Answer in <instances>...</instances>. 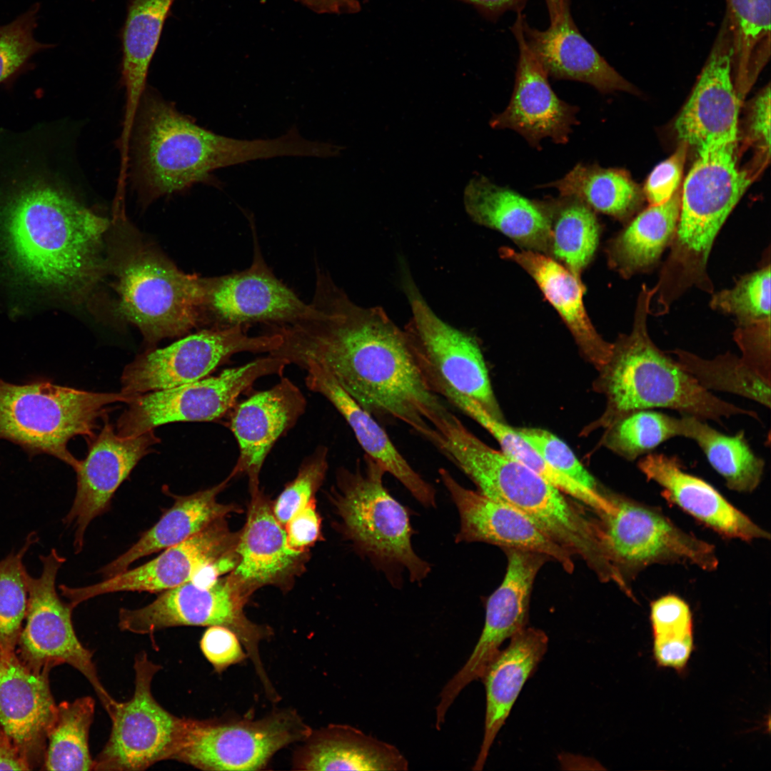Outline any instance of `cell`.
<instances>
[{
  "instance_id": "obj_57",
  "label": "cell",
  "mask_w": 771,
  "mask_h": 771,
  "mask_svg": "<svg viewBox=\"0 0 771 771\" xmlns=\"http://www.w3.org/2000/svg\"><path fill=\"white\" fill-rule=\"evenodd\" d=\"M653 655L658 665L683 670L693 649V633L653 638Z\"/></svg>"
},
{
  "instance_id": "obj_26",
  "label": "cell",
  "mask_w": 771,
  "mask_h": 771,
  "mask_svg": "<svg viewBox=\"0 0 771 771\" xmlns=\"http://www.w3.org/2000/svg\"><path fill=\"white\" fill-rule=\"evenodd\" d=\"M49 674L30 668L16 650L0 647V727L31 770L43 766L47 733L57 707Z\"/></svg>"
},
{
  "instance_id": "obj_49",
  "label": "cell",
  "mask_w": 771,
  "mask_h": 771,
  "mask_svg": "<svg viewBox=\"0 0 771 771\" xmlns=\"http://www.w3.org/2000/svg\"><path fill=\"white\" fill-rule=\"evenodd\" d=\"M328 450L319 446L302 463L296 478L288 483L273 505V512L283 526L300 509L314 499L328 470Z\"/></svg>"
},
{
  "instance_id": "obj_36",
  "label": "cell",
  "mask_w": 771,
  "mask_h": 771,
  "mask_svg": "<svg viewBox=\"0 0 771 771\" xmlns=\"http://www.w3.org/2000/svg\"><path fill=\"white\" fill-rule=\"evenodd\" d=\"M296 766L314 771H402L408 769V761L388 742L350 725H335L310 740Z\"/></svg>"
},
{
  "instance_id": "obj_41",
  "label": "cell",
  "mask_w": 771,
  "mask_h": 771,
  "mask_svg": "<svg viewBox=\"0 0 771 771\" xmlns=\"http://www.w3.org/2000/svg\"><path fill=\"white\" fill-rule=\"evenodd\" d=\"M731 34L732 76L742 98L770 57V0H725Z\"/></svg>"
},
{
  "instance_id": "obj_4",
  "label": "cell",
  "mask_w": 771,
  "mask_h": 771,
  "mask_svg": "<svg viewBox=\"0 0 771 771\" xmlns=\"http://www.w3.org/2000/svg\"><path fill=\"white\" fill-rule=\"evenodd\" d=\"M448 458L476 485L477 490L527 515L573 555H578L604 583L619 585L600 521L589 518L558 488L503 451L490 448L469 430L458 433Z\"/></svg>"
},
{
  "instance_id": "obj_34",
  "label": "cell",
  "mask_w": 771,
  "mask_h": 771,
  "mask_svg": "<svg viewBox=\"0 0 771 771\" xmlns=\"http://www.w3.org/2000/svg\"><path fill=\"white\" fill-rule=\"evenodd\" d=\"M232 478L229 475L212 488L191 495L170 493L174 498L172 507L127 551L103 567L99 573L105 578L113 577L128 569L136 560L180 543L215 520L239 512V508L236 505L217 501V496Z\"/></svg>"
},
{
  "instance_id": "obj_42",
  "label": "cell",
  "mask_w": 771,
  "mask_h": 771,
  "mask_svg": "<svg viewBox=\"0 0 771 771\" xmlns=\"http://www.w3.org/2000/svg\"><path fill=\"white\" fill-rule=\"evenodd\" d=\"M547 201L550 223L548 256L580 278L598 246L600 228L595 213L573 196Z\"/></svg>"
},
{
  "instance_id": "obj_59",
  "label": "cell",
  "mask_w": 771,
  "mask_h": 771,
  "mask_svg": "<svg viewBox=\"0 0 771 771\" xmlns=\"http://www.w3.org/2000/svg\"><path fill=\"white\" fill-rule=\"evenodd\" d=\"M478 7L491 19H497L508 11H521L528 0H462Z\"/></svg>"
},
{
  "instance_id": "obj_43",
  "label": "cell",
  "mask_w": 771,
  "mask_h": 771,
  "mask_svg": "<svg viewBox=\"0 0 771 771\" xmlns=\"http://www.w3.org/2000/svg\"><path fill=\"white\" fill-rule=\"evenodd\" d=\"M94 710L95 701L89 696L57 705L47 733L43 770H92L89 734Z\"/></svg>"
},
{
  "instance_id": "obj_15",
  "label": "cell",
  "mask_w": 771,
  "mask_h": 771,
  "mask_svg": "<svg viewBox=\"0 0 771 771\" xmlns=\"http://www.w3.org/2000/svg\"><path fill=\"white\" fill-rule=\"evenodd\" d=\"M614 510L602 516L607 549L630 584L653 564L685 563L710 571L718 565L712 545L687 533L657 508L614 494Z\"/></svg>"
},
{
  "instance_id": "obj_58",
  "label": "cell",
  "mask_w": 771,
  "mask_h": 771,
  "mask_svg": "<svg viewBox=\"0 0 771 771\" xmlns=\"http://www.w3.org/2000/svg\"><path fill=\"white\" fill-rule=\"evenodd\" d=\"M0 770H31L26 761L9 738L0 727Z\"/></svg>"
},
{
  "instance_id": "obj_16",
  "label": "cell",
  "mask_w": 771,
  "mask_h": 771,
  "mask_svg": "<svg viewBox=\"0 0 771 771\" xmlns=\"http://www.w3.org/2000/svg\"><path fill=\"white\" fill-rule=\"evenodd\" d=\"M135 689L132 697L115 703L109 715V738L94 760L92 770L139 771L171 760L178 745L184 717L164 709L153 697L151 682L161 667L144 651L135 657Z\"/></svg>"
},
{
  "instance_id": "obj_10",
  "label": "cell",
  "mask_w": 771,
  "mask_h": 771,
  "mask_svg": "<svg viewBox=\"0 0 771 771\" xmlns=\"http://www.w3.org/2000/svg\"><path fill=\"white\" fill-rule=\"evenodd\" d=\"M39 558L41 575L38 578L26 575L28 605L16 652L24 664L39 672L49 673L61 664L76 669L90 682L109 714L116 701L100 681L93 652L76 636L71 620L74 608L61 600L56 592L57 573L66 558L54 548Z\"/></svg>"
},
{
  "instance_id": "obj_40",
  "label": "cell",
  "mask_w": 771,
  "mask_h": 771,
  "mask_svg": "<svg viewBox=\"0 0 771 771\" xmlns=\"http://www.w3.org/2000/svg\"><path fill=\"white\" fill-rule=\"evenodd\" d=\"M680 437L696 443L730 490L751 493L759 486L765 461L752 450L743 430L727 435L713 428L705 420L681 414Z\"/></svg>"
},
{
  "instance_id": "obj_7",
  "label": "cell",
  "mask_w": 771,
  "mask_h": 771,
  "mask_svg": "<svg viewBox=\"0 0 771 771\" xmlns=\"http://www.w3.org/2000/svg\"><path fill=\"white\" fill-rule=\"evenodd\" d=\"M386 473L364 454L353 468L338 470L331 500L344 539L392 587L400 588L405 573L410 582L419 584L431 572V565L414 550L412 538L416 532L411 511L386 488Z\"/></svg>"
},
{
  "instance_id": "obj_32",
  "label": "cell",
  "mask_w": 771,
  "mask_h": 771,
  "mask_svg": "<svg viewBox=\"0 0 771 771\" xmlns=\"http://www.w3.org/2000/svg\"><path fill=\"white\" fill-rule=\"evenodd\" d=\"M500 257L521 266L558 311L583 354L598 370L609 361L613 343L605 341L592 324L583 303L585 287L563 265L543 253L503 246Z\"/></svg>"
},
{
  "instance_id": "obj_1",
  "label": "cell",
  "mask_w": 771,
  "mask_h": 771,
  "mask_svg": "<svg viewBox=\"0 0 771 771\" xmlns=\"http://www.w3.org/2000/svg\"><path fill=\"white\" fill-rule=\"evenodd\" d=\"M316 316L273 326L282 338L270 354L301 368L312 361L378 423L401 421L425 440L451 410L431 390L408 338L380 307L352 301L316 268Z\"/></svg>"
},
{
  "instance_id": "obj_12",
  "label": "cell",
  "mask_w": 771,
  "mask_h": 771,
  "mask_svg": "<svg viewBox=\"0 0 771 771\" xmlns=\"http://www.w3.org/2000/svg\"><path fill=\"white\" fill-rule=\"evenodd\" d=\"M288 363L268 354L215 376L133 396L117 420L116 433L133 437L175 422L213 421L259 378L282 375Z\"/></svg>"
},
{
  "instance_id": "obj_47",
  "label": "cell",
  "mask_w": 771,
  "mask_h": 771,
  "mask_svg": "<svg viewBox=\"0 0 771 771\" xmlns=\"http://www.w3.org/2000/svg\"><path fill=\"white\" fill-rule=\"evenodd\" d=\"M710 307L735 316L737 326L770 318V266L747 274L734 287L715 293Z\"/></svg>"
},
{
  "instance_id": "obj_6",
  "label": "cell",
  "mask_w": 771,
  "mask_h": 771,
  "mask_svg": "<svg viewBox=\"0 0 771 771\" xmlns=\"http://www.w3.org/2000/svg\"><path fill=\"white\" fill-rule=\"evenodd\" d=\"M737 143L704 149L680 189L679 219L670 254L654 287L657 310L663 315L689 288L708 293L713 285L707 261L725 221L752 183L751 171L737 166Z\"/></svg>"
},
{
  "instance_id": "obj_29",
  "label": "cell",
  "mask_w": 771,
  "mask_h": 771,
  "mask_svg": "<svg viewBox=\"0 0 771 771\" xmlns=\"http://www.w3.org/2000/svg\"><path fill=\"white\" fill-rule=\"evenodd\" d=\"M638 467L661 487L664 498L719 534L745 541L770 538L712 485L687 473L676 456L652 452L640 458Z\"/></svg>"
},
{
  "instance_id": "obj_21",
  "label": "cell",
  "mask_w": 771,
  "mask_h": 771,
  "mask_svg": "<svg viewBox=\"0 0 771 771\" xmlns=\"http://www.w3.org/2000/svg\"><path fill=\"white\" fill-rule=\"evenodd\" d=\"M740 99L732 76V45L724 16L692 91L674 128L696 151L737 143Z\"/></svg>"
},
{
  "instance_id": "obj_31",
  "label": "cell",
  "mask_w": 771,
  "mask_h": 771,
  "mask_svg": "<svg viewBox=\"0 0 771 771\" xmlns=\"http://www.w3.org/2000/svg\"><path fill=\"white\" fill-rule=\"evenodd\" d=\"M463 201L475 223L501 232L528 251L548 256L550 223L547 200L529 199L477 176L465 187Z\"/></svg>"
},
{
  "instance_id": "obj_37",
  "label": "cell",
  "mask_w": 771,
  "mask_h": 771,
  "mask_svg": "<svg viewBox=\"0 0 771 771\" xmlns=\"http://www.w3.org/2000/svg\"><path fill=\"white\" fill-rule=\"evenodd\" d=\"M680 189L650 205L608 243V264L625 278L651 268L671 244L679 219Z\"/></svg>"
},
{
  "instance_id": "obj_56",
  "label": "cell",
  "mask_w": 771,
  "mask_h": 771,
  "mask_svg": "<svg viewBox=\"0 0 771 771\" xmlns=\"http://www.w3.org/2000/svg\"><path fill=\"white\" fill-rule=\"evenodd\" d=\"M288 547L297 551H307L319 538L321 520L315 499L297 511L285 524Z\"/></svg>"
},
{
  "instance_id": "obj_3",
  "label": "cell",
  "mask_w": 771,
  "mask_h": 771,
  "mask_svg": "<svg viewBox=\"0 0 771 771\" xmlns=\"http://www.w3.org/2000/svg\"><path fill=\"white\" fill-rule=\"evenodd\" d=\"M302 148L289 130L269 139H238L196 124L175 106L145 91L134 122L128 177L142 201L211 181L216 169L258 159L298 156Z\"/></svg>"
},
{
  "instance_id": "obj_24",
  "label": "cell",
  "mask_w": 771,
  "mask_h": 771,
  "mask_svg": "<svg viewBox=\"0 0 771 771\" xmlns=\"http://www.w3.org/2000/svg\"><path fill=\"white\" fill-rule=\"evenodd\" d=\"M545 2L548 28L541 31L530 26L523 14L522 30L528 48L548 76L586 83L604 94H638L580 32L571 15L570 0Z\"/></svg>"
},
{
  "instance_id": "obj_28",
  "label": "cell",
  "mask_w": 771,
  "mask_h": 771,
  "mask_svg": "<svg viewBox=\"0 0 771 771\" xmlns=\"http://www.w3.org/2000/svg\"><path fill=\"white\" fill-rule=\"evenodd\" d=\"M251 494L236 547L238 563L229 575L248 598L265 585L286 587L303 570L308 554L288 547L284 526L260 489Z\"/></svg>"
},
{
  "instance_id": "obj_51",
  "label": "cell",
  "mask_w": 771,
  "mask_h": 771,
  "mask_svg": "<svg viewBox=\"0 0 771 771\" xmlns=\"http://www.w3.org/2000/svg\"><path fill=\"white\" fill-rule=\"evenodd\" d=\"M733 337L744 362L771 383L770 318L737 326Z\"/></svg>"
},
{
  "instance_id": "obj_53",
  "label": "cell",
  "mask_w": 771,
  "mask_h": 771,
  "mask_svg": "<svg viewBox=\"0 0 771 771\" xmlns=\"http://www.w3.org/2000/svg\"><path fill=\"white\" fill-rule=\"evenodd\" d=\"M688 148L680 142L675 152L650 172L642 189L650 205L667 200L679 189Z\"/></svg>"
},
{
  "instance_id": "obj_8",
  "label": "cell",
  "mask_w": 771,
  "mask_h": 771,
  "mask_svg": "<svg viewBox=\"0 0 771 771\" xmlns=\"http://www.w3.org/2000/svg\"><path fill=\"white\" fill-rule=\"evenodd\" d=\"M122 245L106 261L115 276L114 311L120 318L136 326L151 345L201 328V277L185 273L142 242Z\"/></svg>"
},
{
  "instance_id": "obj_33",
  "label": "cell",
  "mask_w": 771,
  "mask_h": 771,
  "mask_svg": "<svg viewBox=\"0 0 771 771\" xmlns=\"http://www.w3.org/2000/svg\"><path fill=\"white\" fill-rule=\"evenodd\" d=\"M548 638L540 629L524 628L510 638L486 669L482 680L486 692L484 735L473 770H483L490 747L524 684L548 649Z\"/></svg>"
},
{
  "instance_id": "obj_60",
  "label": "cell",
  "mask_w": 771,
  "mask_h": 771,
  "mask_svg": "<svg viewBox=\"0 0 771 771\" xmlns=\"http://www.w3.org/2000/svg\"><path fill=\"white\" fill-rule=\"evenodd\" d=\"M318 13H338L354 11L358 5L356 0H295Z\"/></svg>"
},
{
  "instance_id": "obj_54",
  "label": "cell",
  "mask_w": 771,
  "mask_h": 771,
  "mask_svg": "<svg viewBox=\"0 0 771 771\" xmlns=\"http://www.w3.org/2000/svg\"><path fill=\"white\" fill-rule=\"evenodd\" d=\"M238 635L221 625L208 627L200 640L201 650L217 672L246 657Z\"/></svg>"
},
{
  "instance_id": "obj_50",
  "label": "cell",
  "mask_w": 771,
  "mask_h": 771,
  "mask_svg": "<svg viewBox=\"0 0 771 771\" xmlns=\"http://www.w3.org/2000/svg\"><path fill=\"white\" fill-rule=\"evenodd\" d=\"M517 430L554 468L590 490L601 491L595 478L562 440L540 428H525Z\"/></svg>"
},
{
  "instance_id": "obj_22",
  "label": "cell",
  "mask_w": 771,
  "mask_h": 771,
  "mask_svg": "<svg viewBox=\"0 0 771 771\" xmlns=\"http://www.w3.org/2000/svg\"><path fill=\"white\" fill-rule=\"evenodd\" d=\"M161 441L154 430L133 437H121L108 417L97 435L87 440L85 459L74 469L77 488L70 510L64 519L74 529L76 553L81 552L90 523L106 512L111 500L139 460Z\"/></svg>"
},
{
  "instance_id": "obj_19",
  "label": "cell",
  "mask_w": 771,
  "mask_h": 771,
  "mask_svg": "<svg viewBox=\"0 0 771 771\" xmlns=\"http://www.w3.org/2000/svg\"><path fill=\"white\" fill-rule=\"evenodd\" d=\"M503 550L508 563L504 578L487 599L483 629L474 650L440 693L436 707L440 712H447L471 682L482 679L488 665L500 652L502 643L526 627L535 576L550 559L529 550L515 548Z\"/></svg>"
},
{
  "instance_id": "obj_27",
  "label": "cell",
  "mask_w": 771,
  "mask_h": 771,
  "mask_svg": "<svg viewBox=\"0 0 771 771\" xmlns=\"http://www.w3.org/2000/svg\"><path fill=\"white\" fill-rule=\"evenodd\" d=\"M306 407L300 388L285 377L235 407L229 428L237 441L239 455L230 475H246L251 493L259 489L260 472L271 449L297 423Z\"/></svg>"
},
{
  "instance_id": "obj_17",
  "label": "cell",
  "mask_w": 771,
  "mask_h": 771,
  "mask_svg": "<svg viewBox=\"0 0 771 771\" xmlns=\"http://www.w3.org/2000/svg\"><path fill=\"white\" fill-rule=\"evenodd\" d=\"M248 218L253 240L252 263L241 271L201 277V327L248 328L256 323L281 326L317 313L311 303L301 300L268 267L261 253L253 218Z\"/></svg>"
},
{
  "instance_id": "obj_25",
  "label": "cell",
  "mask_w": 771,
  "mask_h": 771,
  "mask_svg": "<svg viewBox=\"0 0 771 771\" xmlns=\"http://www.w3.org/2000/svg\"><path fill=\"white\" fill-rule=\"evenodd\" d=\"M522 17L518 11L510 28L519 50L513 92L508 106L493 116L490 125L513 129L535 147L545 137L566 143L572 126L577 124L578 109L560 99L551 89L548 74L526 45Z\"/></svg>"
},
{
  "instance_id": "obj_5",
  "label": "cell",
  "mask_w": 771,
  "mask_h": 771,
  "mask_svg": "<svg viewBox=\"0 0 771 771\" xmlns=\"http://www.w3.org/2000/svg\"><path fill=\"white\" fill-rule=\"evenodd\" d=\"M655 288L641 287L633 326L613 343L612 355L600 370V386L608 405L602 423L608 426L637 410L667 408L705 420L756 412L725 401L702 387L675 358L661 351L649 336L647 318Z\"/></svg>"
},
{
  "instance_id": "obj_14",
  "label": "cell",
  "mask_w": 771,
  "mask_h": 771,
  "mask_svg": "<svg viewBox=\"0 0 771 771\" xmlns=\"http://www.w3.org/2000/svg\"><path fill=\"white\" fill-rule=\"evenodd\" d=\"M248 328H203L171 345L151 348L125 366L121 392L135 396L207 377L231 356L242 352L271 353L282 342L276 331L250 336Z\"/></svg>"
},
{
  "instance_id": "obj_2",
  "label": "cell",
  "mask_w": 771,
  "mask_h": 771,
  "mask_svg": "<svg viewBox=\"0 0 771 771\" xmlns=\"http://www.w3.org/2000/svg\"><path fill=\"white\" fill-rule=\"evenodd\" d=\"M9 149L0 156V246L16 275L74 301L106 270L111 222L81 203L46 156Z\"/></svg>"
},
{
  "instance_id": "obj_38",
  "label": "cell",
  "mask_w": 771,
  "mask_h": 771,
  "mask_svg": "<svg viewBox=\"0 0 771 771\" xmlns=\"http://www.w3.org/2000/svg\"><path fill=\"white\" fill-rule=\"evenodd\" d=\"M447 400L486 429L498 440L503 452L528 467L563 493L591 508L600 517L613 511V493L590 490L554 468L517 429L491 415L476 400L455 390L449 391Z\"/></svg>"
},
{
  "instance_id": "obj_44",
  "label": "cell",
  "mask_w": 771,
  "mask_h": 771,
  "mask_svg": "<svg viewBox=\"0 0 771 771\" xmlns=\"http://www.w3.org/2000/svg\"><path fill=\"white\" fill-rule=\"evenodd\" d=\"M670 352L705 389L737 395L770 408L771 383L756 373L740 356L727 352L705 359L682 349Z\"/></svg>"
},
{
  "instance_id": "obj_30",
  "label": "cell",
  "mask_w": 771,
  "mask_h": 771,
  "mask_svg": "<svg viewBox=\"0 0 771 771\" xmlns=\"http://www.w3.org/2000/svg\"><path fill=\"white\" fill-rule=\"evenodd\" d=\"M302 368L306 372L308 388L321 394L333 405L353 430L365 454L398 480L423 506L436 508L435 488L401 455L381 424L358 404L325 368L312 361L305 363Z\"/></svg>"
},
{
  "instance_id": "obj_55",
  "label": "cell",
  "mask_w": 771,
  "mask_h": 771,
  "mask_svg": "<svg viewBox=\"0 0 771 771\" xmlns=\"http://www.w3.org/2000/svg\"><path fill=\"white\" fill-rule=\"evenodd\" d=\"M747 119L746 138L758 154L761 166L770 156V89L765 87L753 99Z\"/></svg>"
},
{
  "instance_id": "obj_9",
  "label": "cell",
  "mask_w": 771,
  "mask_h": 771,
  "mask_svg": "<svg viewBox=\"0 0 771 771\" xmlns=\"http://www.w3.org/2000/svg\"><path fill=\"white\" fill-rule=\"evenodd\" d=\"M133 396L97 393L46 381L19 385L0 379V439L31 455L48 454L74 469L78 463L68 443L77 435L94 437L109 405L127 403Z\"/></svg>"
},
{
  "instance_id": "obj_13",
  "label": "cell",
  "mask_w": 771,
  "mask_h": 771,
  "mask_svg": "<svg viewBox=\"0 0 771 771\" xmlns=\"http://www.w3.org/2000/svg\"><path fill=\"white\" fill-rule=\"evenodd\" d=\"M161 593L143 608H121L119 628L136 634L153 635L176 626L226 627L243 644L262 681L267 680L258 644L269 635L268 629L247 618L243 608L248 598L230 575L220 578L208 587L189 581Z\"/></svg>"
},
{
  "instance_id": "obj_46",
  "label": "cell",
  "mask_w": 771,
  "mask_h": 771,
  "mask_svg": "<svg viewBox=\"0 0 771 771\" xmlns=\"http://www.w3.org/2000/svg\"><path fill=\"white\" fill-rule=\"evenodd\" d=\"M39 538L30 533L24 545L0 560V647L16 650L28 605V572L23 559Z\"/></svg>"
},
{
  "instance_id": "obj_52",
  "label": "cell",
  "mask_w": 771,
  "mask_h": 771,
  "mask_svg": "<svg viewBox=\"0 0 771 771\" xmlns=\"http://www.w3.org/2000/svg\"><path fill=\"white\" fill-rule=\"evenodd\" d=\"M650 617L653 638L693 633L690 608L684 600L675 595H666L652 601Z\"/></svg>"
},
{
  "instance_id": "obj_23",
  "label": "cell",
  "mask_w": 771,
  "mask_h": 771,
  "mask_svg": "<svg viewBox=\"0 0 771 771\" xmlns=\"http://www.w3.org/2000/svg\"><path fill=\"white\" fill-rule=\"evenodd\" d=\"M438 473L459 515L456 543L480 542L503 549L535 552L557 562L566 572L573 573V555L527 515L478 490L463 486L446 469L440 468Z\"/></svg>"
},
{
  "instance_id": "obj_18",
  "label": "cell",
  "mask_w": 771,
  "mask_h": 771,
  "mask_svg": "<svg viewBox=\"0 0 771 771\" xmlns=\"http://www.w3.org/2000/svg\"><path fill=\"white\" fill-rule=\"evenodd\" d=\"M406 286L412 317L404 331L429 387L438 383L448 386L502 420L486 363L475 338L440 319L410 281Z\"/></svg>"
},
{
  "instance_id": "obj_39",
  "label": "cell",
  "mask_w": 771,
  "mask_h": 771,
  "mask_svg": "<svg viewBox=\"0 0 771 771\" xmlns=\"http://www.w3.org/2000/svg\"><path fill=\"white\" fill-rule=\"evenodd\" d=\"M540 188H555L560 196H573L598 211L619 221L632 217L645 200L642 189L624 169L578 163L563 178Z\"/></svg>"
},
{
  "instance_id": "obj_35",
  "label": "cell",
  "mask_w": 771,
  "mask_h": 771,
  "mask_svg": "<svg viewBox=\"0 0 771 771\" xmlns=\"http://www.w3.org/2000/svg\"><path fill=\"white\" fill-rule=\"evenodd\" d=\"M175 0H131L122 30L121 80L126 104L120 138L128 141L145 93L149 66Z\"/></svg>"
},
{
  "instance_id": "obj_48",
  "label": "cell",
  "mask_w": 771,
  "mask_h": 771,
  "mask_svg": "<svg viewBox=\"0 0 771 771\" xmlns=\"http://www.w3.org/2000/svg\"><path fill=\"white\" fill-rule=\"evenodd\" d=\"M41 4H32L26 11L6 24L0 25V84L29 69L36 54L54 44L35 38Z\"/></svg>"
},
{
  "instance_id": "obj_20",
  "label": "cell",
  "mask_w": 771,
  "mask_h": 771,
  "mask_svg": "<svg viewBox=\"0 0 771 771\" xmlns=\"http://www.w3.org/2000/svg\"><path fill=\"white\" fill-rule=\"evenodd\" d=\"M238 536L239 532H231L225 519L221 518L141 566L91 585L71 588L61 585L59 588L74 608L106 593L163 592L191 581L202 568L234 551Z\"/></svg>"
},
{
  "instance_id": "obj_11",
  "label": "cell",
  "mask_w": 771,
  "mask_h": 771,
  "mask_svg": "<svg viewBox=\"0 0 771 771\" xmlns=\"http://www.w3.org/2000/svg\"><path fill=\"white\" fill-rule=\"evenodd\" d=\"M311 734L310 727L291 712L258 720L184 717L171 760L203 770H258L279 750Z\"/></svg>"
},
{
  "instance_id": "obj_45",
  "label": "cell",
  "mask_w": 771,
  "mask_h": 771,
  "mask_svg": "<svg viewBox=\"0 0 771 771\" xmlns=\"http://www.w3.org/2000/svg\"><path fill=\"white\" fill-rule=\"evenodd\" d=\"M608 427L606 445L631 461L652 453L664 442L680 436V418L654 409L634 410Z\"/></svg>"
}]
</instances>
